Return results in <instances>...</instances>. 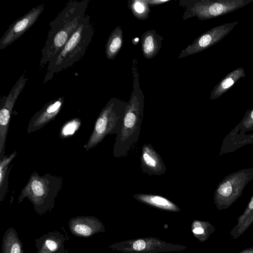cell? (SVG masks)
Instances as JSON below:
<instances>
[{"label":"cell","instance_id":"cell-1","mask_svg":"<svg viewBox=\"0 0 253 253\" xmlns=\"http://www.w3.org/2000/svg\"><path fill=\"white\" fill-rule=\"evenodd\" d=\"M89 0H71L49 24L40 67H44L63 48L84 18Z\"/></svg>","mask_w":253,"mask_h":253},{"label":"cell","instance_id":"cell-2","mask_svg":"<svg viewBox=\"0 0 253 253\" xmlns=\"http://www.w3.org/2000/svg\"><path fill=\"white\" fill-rule=\"evenodd\" d=\"M134 75V89L127 103L119 130L116 134L113 155L126 157L137 144L143 118L144 98L139 88L138 75Z\"/></svg>","mask_w":253,"mask_h":253},{"label":"cell","instance_id":"cell-3","mask_svg":"<svg viewBox=\"0 0 253 253\" xmlns=\"http://www.w3.org/2000/svg\"><path fill=\"white\" fill-rule=\"evenodd\" d=\"M94 33L90 17L85 15L70 39L48 63L44 84L52 79L55 74L70 67L83 57Z\"/></svg>","mask_w":253,"mask_h":253},{"label":"cell","instance_id":"cell-4","mask_svg":"<svg viewBox=\"0 0 253 253\" xmlns=\"http://www.w3.org/2000/svg\"><path fill=\"white\" fill-rule=\"evenodd\" d=\"M62 182L63 179L59 176L49 173L40 176L34 171L22 189L18 203L22 202L27 198L32 203L38 214H45L54 208Z\"/></svg>","mask_w":253,"mask_h":253},{"label":"cell","instance_id":"cell-5","mask_svg":"<svg viewBox=\"0 0 253 253\" xmlns=\"http://www.w3.org/2000/svg\"><path fill=\"white\" fill-rule=\"evenodd\" d=\"M127 103L111 98L103 108L94 125L90 138L85 145L86 150L93 148L108 134H117L122 122Z\"/></svg>","mask_w":253,"mask_h":253},{"label":"cell","instance_id":"cell-6","mask_svg":"<svg viewBox=\"0 0 253 253\" xmlns=\"http://www.w3.org/2000/svg\"><path fill=\"white\" fill-rule=\"evenodd\" d=\"M188 4L183 18L186 20L197 17L200 20H208L222 16L241 8L253 0H194Z\"/></svg>","mask_w":253,"mask_h":253},{"label":"cell","instance_id":"cell-7","mask_svg":"<svg viewBox=\"0 0 253 253\" xmlns=\"http://www.w3.org/2000/svg\"><path fill=\"white\" fill-rule=\"evenodd\" d=\"M238 23V21H235L224 23L208 30L182 50L178 58L200 52L217 43L226 36Z\"/></svg>","mask_w":253,"mask_h":253},{"label":"cell","instance_id":"cell-8","mask_svg":"<svg viewBox=\"0 0 253 253\" xmlns=\"http://www.w3.org/2000/svg\"><path fill=\"white\" fill-rule=\"evenodd\" d=\"M44 8V4L39 5L9 25L0 39V49L5 48L21 37L35 24Z\"/></svg>","mask_w":253,"mask_h":253},{"label":"cell","instance_id":"cell-9","mask_svg":"<svg viewBox=\"0 0 253 253\" xmlns=\"http://www.w3.org/2000/svg\"><path fill=\"white\" fill-rule=\"evenodd\" d=\"M253 177V169H243L226 176L218 185L215 195L224 198L241 193L248 182Z\"/></svg>","mask_w":253,"mask_h":253},{"label":"cell","instance_id":"cell-10","mask_svg":"<svg viewBox=\"0 0 253 253\" xmlns=\"http://www.w3.org/2000/svg\"><path fill=\"white\" fill-rule=\"evenodd\" d=\"M140 168L149 176L161 175L166 173L167 167L160 155L151 143L144 144L141 148Z\"/></svg>","mask_w":253,"mask_h":253},{"label":"cell","instance_id":"cell-11","mask_svg":"<svg viewBox=\"0 0 253 253\" xmlns=\"http://www.w3.org/2000/svg\"><path fill=\"white\" fill-rule=\"evenodd\" d=\"M69 230L75 236L88 238L105 230L103 223L94 216H79L72 218L68 222Z\"/></svg>","mask_w":253,"mask_h":253},{"label":"cell","instance_id":"cell-12","mask_svg":"<svg viewBox=\"0 0 253 253\" xmlns=\"http://www.w3.org/2000/svg\"><path fill=\"white\" fill-rule=\"evenodd\" d=\"M64 101V97H60L47 103L32 117L27 127V132L30 133L41 129L55 118L59 113Z\"/></svg>","mask_w":253,"mask_h":253},{"label":"cell","instance_id":"cell-13","mask_svg":"<svg viewBox=\"0 0 253 253\" xmlns=\"http://www.w3.org/2000/svg\"><path fill=\"white\" fill-rule=\"evenodd\" d=\"M66 237L57 231L49 232L35 239L36 253H57L64 249Z\"/></svg>","mask_w":253,"mask_h":253},{"label":"cell","instance_id":"cell-14","mask_svg":"<svg viewBox=\"0 0 253 253\" xmlns=\"http://www.w3.org/2000/svg\"><path fill=\"white\" fill-rule=\"evenodd\" d=\"M162 37L154 30L145 32L141 38V49L143 55L147 59L155 56L161 48Z\"/></svg>","mask_w":253,"mask_h":253},{"label":"cell","instance_id":"cell-15","mask_svg":"<svg viewBox=\"0 0 253 253\" xmlns=\"http://www.w3.org/2000/svg\"><path fill=\"white\" fill-rule=\"evenodd\" d=\"M246 76L243 68L239 67L227 74L214 87L210 98L215 99L226 93L238 81Z\"/></svg>","mask_w":253,"mask_h":253},{"label":"cell","instance_id":"cell-16","mask_svg":"<svg viewBox=\"0 0 253 253\" xmlns=\"http://www.w3.org/2000/svg\"><path fill=\"white\" fill-rule=\"evenodd\" d=\"M1 251L2 253H24L22 243L13 227L7 229L3 236Z\"/></svg>","mask_w":253,"mask_h":253},{"label":"cell","instance_id":"cell-17","mask_svg":"<svg viewBox=\"0 0 253 253\" xmlns=\"http://www.w3.org/2000/svg\"><path fill=\"white\" fill-rule=\"evenodd\" d=\"M137 200L157 208L172 211H179L178 207L168 199L159 195L137 194L133 195Z\"/></svg>","mask_w":253,"mask_h":253},{"label":"cell","instance_id":"cell-18","mask_svg":"<svg viewBox=\"0 0 253 253\" xmlns=\"http://www.w3.org/2000/svg\"><path fill=\"white\" fill-rule=\"evenodd\" d=\"M123 44V31L120 27H116L110 35L105 46V54L109 60H113L121 49Z\"/></svg>","mask_w":253,"mask_h":253},{"label":"cell","instance_id":"cell-19","mask_svg":"<svg viewBox=\"0 0 253 253\" xmlns=\"http://www.w3.org/2000/svg\"><path fill=\"white\" fill-rule=\"evenodd\" d=\"M17 152L15 151L8 156H4L0 160V201L4 198L8 188V176L10 168L8 165L14 158Z\"/></svg>","mask_w":253,"mask_h":253},{"label":"cell","instance_id":"cell-20","mask_svg":"<svg viewBox=\"0 0 253 253\" xmlns=\"http://www.w3.org/2000/svg\"><path fill=\"white\" fill-rule=\"evenodd\" d=\"M128 6L136 18L145 20L149 17L150 10L147 0H131L128 2Z\"/></svg>","mask_w":253,"mask_h":253},{"label":"cell","instance_id":"cell-21","mask_svg":"<svg viewBox=\"0 0 253 253\" xmlns=\"http://www.w3.org/2000/svg\"><path fill=\"white\" fill-rule=\"evenodd\" d=\"M132 247L133 249L135 251H141L145 248L146 243L142 240H138L134 242Z\"/></svg>","mask_w":253,"mask_h":253},{"label":"cell","instance_id":"cell-22","mask_svg":"<svg viewBox=\"0 0 253 253\" xmlns=\"http://www.w3.org/2000/svg\"><path fill=\"white\" fill-rule=\"evenodd\" d=\"M169 0H147L149 5H156L163 4V3L168 2Z\"/></svg>","mask_w":253,"mask_h":253},{"label":"cell","instance_id":"cell-23","mask_svg":"<svg viewBox=\"0 0 253 253\" xmlns=\"http://www.w3.org/2000/svg\"><path fill=\"white\" fill-rule=\"evenodd\" d=\"M193 232L196 234H201L203 233L204 229L201 227H197L193 230Z\"/></svg>","mask_w":253,"mask_h":253},{"label":"cell","instance_id":"cell-24","mask_svg":"<svg viewBox=\"0 0 253 253\" xmlns=\"http://www.w3.org/2000/svg\"><path fill=\"white\" fill-rule=\"evenodd\" d=\"M57 253H68V251L67 250L64 249Z\"/></svg>","mask_w":253,"mask_h":253}]
</instances>
